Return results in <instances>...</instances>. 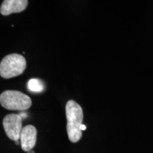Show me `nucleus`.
Segmentation results:
<instances>
[{"instance_id":"nucleus-5","label":"nucleus","mask_w":153,"mask_h":153,"mask_svg":"<svg viewBox=\"0 0 153 153\" xmlns=\"http://www.w3.org/2000/svg\"><path fill=\"white\" fill-rule=\"evenodd\" d=\"M37 137V131L33 126L28 125L22 128L20 135L21 147L25 152L33 150L35 147Z\"/></svg>"},{"instance_id":"nucleus-6","label":"nucleus","mask_w":153,"mask_h":153,"mask_svg":"<svg viewBox=\"0 0 153 153\" xmlns=\"http://www.w3.org/2000/svg\"><path fill=\"white\" fill-rule=\"evenodd\" d=\"M28 3L27 0H5L0 7V12L3 16L22 12L27 7Z\"/></svg>"},{"instance_id":"nucleus-2","label":"nucleus","mask_w":153,"mask_h":153,"mask_svg":"<svg viewBox=\"0 0 153 153\" xmlns=\"http://www.w3.org/2000/svg\"><path fill=\"white\" fill-rule=\"evenodd\" d=\"M26 68V60L22 55L13 53L4 57L0 62V75L5 79L22 74Z\"/></svg>"},{"instance_id":"nucleus-10","label":"nucleus","mask_w":153,"mask_h":153,"mask_svg":"<svg viewBox=\"0 0 153 153\" xmlns=\"http://www.w3.org/2000/svg\"><path fill=\"white\" fill-rule=\"evenodd\" d=\"M15 143H16V145H21L20 140H17V141H15Z\"/></svg>"},{"instance_id":"nucleus-7","label":"nucleus","mask_w":153,"mask_h":153,"mask_svg":"<svg viewBox=\"0 0 153 153\" xmlns=\"http://www.w3.org/2000/svg\"><path fill=\"white\" fill-rule=\"evenodd\" d=\"M28 88L33 92H42L44 90V85L38 79H30L28 82Z\"/></svg>"},{"instance_id":"nucleus-4","label":"nucleus","mask_w":153,"mask_h":153,"mask_svg":"<svg viewBox=\"0 0 153 153\" xmlns=\"http://www.w3.org/2000/svg\"><path fill=\"white\" fill-rule=\"evenodd\" d=\"M3 127L9 139L14 141L20 140L22 131V119L19 114H8L3 119Z\"/></svg>"},{"instance_id":"nucleus-3","label":"nucleus","mask_w":153,"mask_h":153,"mask_svg":"<svg viewBox=\"0 0 153 153\" xmlns=\"http://www.w3.org/2000/svg\"><path fill=\"white\" fill-rule=\"evenodd\" d=\"M0 104L6 109L26 111L31 106V99L28 95L19 91L7 90L0 95Z\"/></svg>"},{"instance_id":"nucleus-1","label":"nucleus","mask_w":153,"mask_h":153,"mask_svg":"<svg viewBox=\"0 0 153 153\" xmlns=\"http://www.w3.org/2000/svg\"><path fill=\"white\" fill-rule=\"evenodd\" d=\"M65 110L69 140L72 143H76L82 136V131L80 130V126L83 120L82 108L76 101L70 100L67 103Z\"/></svg>"},{"instance_id":"nucleus-11","label":"nucleus","mask_w":153,"mask_h":153,"mask_svg":"<svg viewBox=\"0 0 153 153\" xmlns=\"http://www.w3.org/2000/svg\"><path fill=\"white\" fill-rule=\"evenodd\" d=\"M27 153H35V152H34V151L33 150H29L28 152H27Z\"/></svg>"},{"instance_id":"nucleus-9","label":"nucleus","mask_w":153,"mask_h":153,"mask_svg":"<svg viewBox=\"0 0 153 153\" xmlns=\"http://www.w3.org/2000/svg\"><path fill=\"white\" fill-rule=\"evenodd\" d=\"M86 128H87V127H86L85 125H84V124H82L81 126H80V130L81 131H85Z\"/></svg>"},{"instance_id":"nucleus-8","label":"nucleus","mask_w":153,"mask_h":153,"mask_svg":"<svg viewBox=\"0 0 153 153\" xmlns=\"http://www.w3.org/2000/svg\"><path fill=\"white\" fill-rule=\"evenodd\" d=\"M19 116H20V117L22 118V120H23V119H24V118H26V117H27V116H28V114H26V112H24V111L21 112L20 114H19Z\"/></svg>"}]
</instances>
